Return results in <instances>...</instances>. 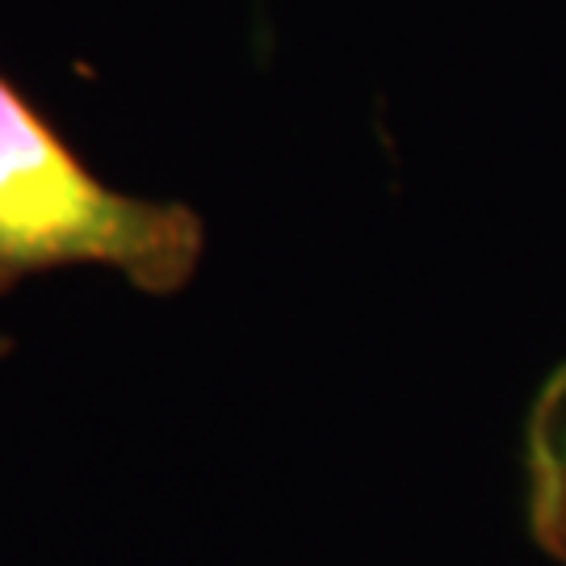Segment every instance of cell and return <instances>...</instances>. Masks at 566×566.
<instances>
[{
  "instance_id": "obj_1",
  "label": "cell",
  "mask_w": 566,
  "mask_h": 566,
  "mask_svg": "<svg viewBox=\"0 0 566 566\" xmlns=\"http://www.w3.org/2000/svg\"><path fill=\"white\" fill-rule=\"evenodd\" d=\"M202 252L198 210L105 185L0 72V294L67 264H105L143 294H177Z\"/></svg>"
},
{
  "instance_id": "obj_2",
  "label": "cell",
  "mask_w": 566,
  "mask_h": 566,
  "mask_svg": "<svg viewBox=\"0 0 566 566\" xmlns=\"http://www.w3.org/2000/svg\"><path fill=\"white\" fill-rule=\"evenodd\" d=\"M521 462L528 533L549 563L566 566V357L528 403Z\"/></svg>"
},
{
  "instance_id": "obj_3",
  "label": "cell",
  "mask_w": 566,
  "mask_h": 566,
  "mask_svg": "<svg viewBox=\"0 0 566 566\" xmlns=\"http://www.w3.org/2000/svg\"><path fill=\"white\" fill-rule=\"evenodd\" d=\"M0 353H4V340H0Z\"/></svg>"
}]
</instances>
